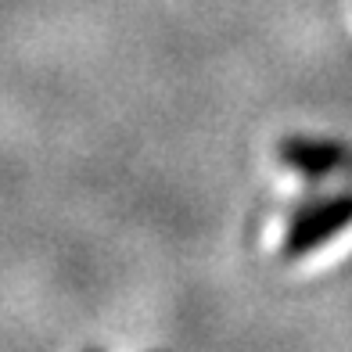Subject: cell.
Instances as JSON below:
<instances>
[{"mask_svg": "<svg viewBox=\"0 0 352 352\" xmlns=\"http://www.w3.org/2000/svg\"><path fill=\"white\" fill-rule=\"evenodd\" d=\"M83 352H101V349H83Z\"/></svg>", "mask_w": 352, "mask_h": 352, "instance_id": "cell-3", "label": "cell"}, {"mask_svg": "<svg viewBox=\"0 0 352 352\" xmlns=\"http://www.w3.org/2000/svg\"><path fill=\"white\" fill-rule=\"evenodd\" d=\"M277 162L306 180L352 176V144L327 137H284L277 140Z\"/></svg>", "mask_w": 352, "mask_h": 352, "instance_id": "cell-2", "label": "cell"}, {"mask_svg": "<svg viewBox=\"0 0 352 352\" xmlns=\"http://www.w3.org/2000/svg\"><path fill=\"white\" fill-rule=\"evenodd\" d=\"M349 227H352V190L316 198L295 209V216L287 219V230L280 237V255L284 259H302V255L324 248L331 237H338Z\"/></svg>", "mask_w": 352, "mask_h": 352, "instance_id": "cell-1", "label": "cell"}]
</instances>
